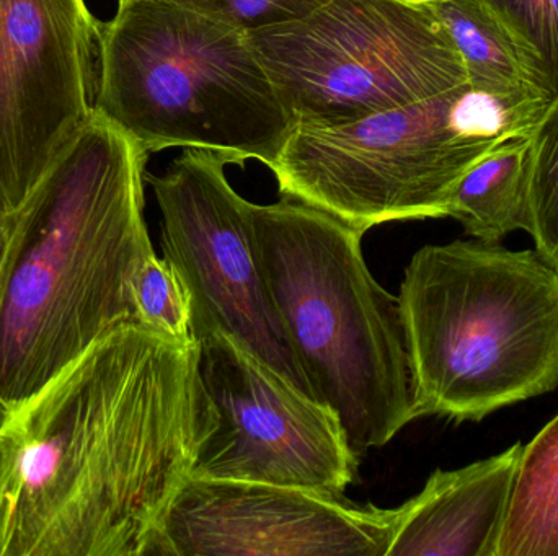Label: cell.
Returning a JSON list of instances; mask_svg holds the SVG:
<instances>
[{"label":"cell","instance_id":"obj_19","mask_svg":"<svg viewBox=\"0 0 558 556\" xmlns=\"http://www.w3.org/2000/svg\"><path fill=\"white\" fill-rule=\"evenodd\" d=\"M221 20L245 32L307 15L324 0H163Z\"/></svg>","mask_w":558,"mask_h":556},{"label":"cell","instance_id":"obj_20","mask_svg":"<svg viewBox=\"0 0 558 556\" xmlns=\"http://www.w3.org/2000/svg\"><path fill=\"white\" fill-rule=\"evenodd\" d=\"M10 231V214L9 212H3L0 209V263H2L3 251H5L7 247V238H9Z\"/></svg>","mask_w":558,"mask_h":556},{"label":"cell","instance_id":"obj_2","mask_svg":"<svg viewBox=\"0 0 558 556\" xmlns=\"http://www.w3.org/2000/svg\"><path fill=\"white\" fill-rule=\"evenodd\" d=\"M149 153L95 111L10 214L0 263V405L12 410L111 330L140 322L153 242Z\"/></svg>","mask_w":558,"mask_h":556},{"label":"cell","instance_id":"obj_8","mask_svg":"<svg viewBox=\"0 0 558 556\" xmlns=\"http://www.w3.org/2000/svg\"><path fill=\"white\" fill-rule=\"evenodd\" d=\"M221 153L183 149L163 175H146L162 218L163 258L185 289L193 342L228 336L312 394L268 293L254 202L226 176Z\"/></svg>","mask_w":558,"mask_h":556},{"label":"cell","instance_id":"obj_11","mask_svg":"<svg viewBox=\"0 0 558 556\" xmlns=\"http://www.w3.org/2000/svg\"><path fill=\"white\" fill-rule=\"evenodd\" d=\"M399 508L270 483L190 477L163 522L166 556H387Z\"/></svg>","mask_w":558,"mask_h":556},{"label":"cell","instance_id":"obj_21","mask_svg":"<svg viewBox=\"0 0 558 556\" xmlns=\"http://www.w3.org/2000/svg\"><path fill=\"white\" fill-rule=\"evenodd\" d=\"M7 417H9V410L0 405V428H2L3 423H5Z\"/></svg>","mask_w":558,"mask_h":556},{"label":"cell","instance_id":"obj_13","mask_svg":"<svg viewBox=\"0 0 558 556\" xmlns=\"http://www.w3.org/2000/svg\"><path fill=\"white\" fill-rule=\"evenodd\" d=\"M429 3L461 54L471 90L531 129L546 104L531 88L517 49L497 20L478 0Z\"/></svg>","mask_w":558,"mask_h":556},{"label":"cell","instance_id":"obj_4","mask_svg":"<svg viewBox=\"0 0 558 556\" xmlns=\"http://www.w3.org/2000/svg\"><path fill=\"white\" fill-rule=\"evenodd\" d=\"M399 299L418 418L477 423L558 387V270L536 250L426 245Z\"/></svg>","mask_w":558,"mask_h":556},{"label":"cell","instance_id":"obj_12","mask_svg":"<svg viewBox=\"0 0 558 556\" xmlns=\"http://www.w3.org/2000/svg\"><path fill=\"white\" fill-rule=\"evenodd\" d=\"M524 444L458 470H436L399 506L387 556H497Z\"/></svg>","mask_w":558,"mask_h":556},{"label":"cell","instance_id":"obj_10","mask_svg":"<svg viewBox=\"0 0 558 556\" xmlns=\"http://www.w3.org/2000/svg\"><path fill=\"white\" fill-rule=\"evenodd\" d=\"M100 22L85 0H0V209L13 212L95 114Z\"/></svg>","mask_w":558,"mask_h":556},{"label":"cell","instance_id":"obj_9","mask_svg":"<svg viewBox=\"0 0 558 556\" xmlns=\"http://www.w3.org/2000/svg\"><path fill=\"white\" fill-rule=\"evenodd\" d=\"M196 345L216 421L192 477L344 496L360 459L338 415L228 336Z\"/></svg>","mask_w":558,"mask_h":556},{"label":"cell","instance_id":"obj_3","mask_svg":"<svg viewBox=\"0 0 558 556\" xmlns=\"http://www.w3.org/2000/svg\"><path fill=\"white\" fill-rule=\"evenodd\" d=\"M268 293L315 400L357 459L418 418L399 297L367 268L363 234L291 198L254 205Z\"/></svg>","mask_w":558,"mask_h":556},{"label":"cell","instance_id":"obj_7","mask_svg":"<svg viewBox=\"0 0 558 556\" xmlns=\"http://www.w3.org/2000/svg\"><path fill=\"white\" fill-rule=\"evenodd\" d=\"M295 126H335L468 85L429 0H324L248 32Z\"/></svg>","mask_w":558,"mask_h":556},{"label":"cell","instance_id":"obj_14","mask_svg":"<svg viewBox=\"0 0 558 556\" xmlns=\"http://www.w3.org/2000/svg\"><path fill=\"white\" fill-rule=\"evenodd\" d=\"M531 139L511 134L495 144L462 176L449 201L448 218L485 244L530 228Z\"/></svg>","mask_w":558,"mask_h":556},{"label":"cell","instance_id":"obj_16","mask_svg":"<svg viewBox=\"0 0 558 556\" xmlns=\"http://www.w3.org/2000/svg\"><path fill=\"white\" fill-rule=\"evenodd\" d=\"M517 49L544 104L558 97V0H478Z\"/></svg>","mask_w":558,"mask_h":556},{"label":"cell","instance_id":"obj_17","mask_svg":"<svg viewBox=\"0 0 558 556\" xmlns=\"http://www.w3.org/2000/svg\"><path fill=\"white\" fill-rule=\"evenodd\" d=\"M530 228L536 251L558 270V97L530 131Z\"/></svg>","mask_w":558,"mask_h":556},{"label":"cell","instance_id":"obj_1","mask_svg":"<svg viewBox=\"0 0 558 556\" xmlns=\"http://www.w3.org/2000/svg\"><path fill=\"white\" fill-rule=\"evenodd\" d=\"M215 421L196 343L111 330L0 428V556H166Z\"/></svg>","mask_w":558,"mask_h":556},{"label":"cell","instance_id":"obj_5","mask_svg":"<svg viewBox=\"0 0 558 556\" xmlns=\"http://www.w3.org/2000/svg\"><path fill=\"white\" fill-rule=\"evenodd\" d=\"M95 111L147 153L203 149L274 166L294 121L251 35L163 0L100 22Z\"/></svg>","mask_w":558,"mask_h":556},{"label":"cell","instance_id":"obj_15","mask_svg":"<svg viewBox=\"0 0 558 556\" xmlns=\"http://www.w3.org/2000/svg\"><path fill=\"white\" fill-rule=\"evenodd\" d=\"M497 556H558V415L523 447Z\"/></svg>","mask_w":558,"mask_h":556},{"label":"cell","instance_id":"obj_18","mask_svg":"<svg viewBox=\"0 0 558 556\" xmlns=\"http://www.w3.org/2000/svg\"><path fill=\"white\" fill-rule=\"evenodd\" d=\"M140 322L177 342L195 343L185 289L166 258H147L134 283Z\"/></svg>","mask_w":558,"mask_h":556},{"label":"cell","instance_id":"obj_6","mask_svg":"<svg viewBox=\"0 0 558 556\" xmlns=\"http://www.w3.org/2000/svg\"><path fill=\"white\" fill-rule=\"evenodd\" d=\"M527 133L500 104L461 88L335 126H295L271 166L282 198L366 234L448 218L462 176L495 144Z\"/></svg>","mask_w":558,"mask_h":556}]
</instances>
